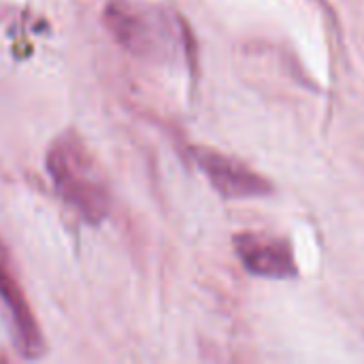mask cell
I'll use <instances>...</instances> for the list:
<instances>
[{"label": "cell", "mask_w": 364, "mask_h": 364, "mask_svg": "<svg viewBox=\"0 0 364 364\" xmlns=\"http://www.w3.org/2000/svg\"><path fill=\"white\" fill-rule=\"evenodd\" d=\"M47 171L58 194L87 222L100 224L107 218L111 207L109 190L92 156L75 134L66 132L53 141L47 154Z\"/></svg>", "instance_id": "1"}, {"label": "cell", "mask_w": 364, "mask_h": 364, "mask_svg": "<svg viewBox=\"0 0 364 364\" xmlns=\"http://www.w3.org/2000/svg\"><path fill=\"white\" fill-rule=\"evenodd\" d=\"M105 23L115 41L141 58H171L181 47L179 23L173 15L145 0H111Z\"/></svg>", "instance_id": "2"}, {"label": "cell", "mask_w": 364, "mask_h": 364, "mask_svg": "<svg viewBox=\"0 0 364 364\" xmlns=\"http://www.w3.org/2000/svg\"><path fill=\"white\" fill-rule=\"evenodd\" d=\"M0 299L4 303V309L9 311L17 350L26 358H38L43 354V337H41V331L36 326L32 311L23 299L21 288L13 277V271L9 264V254L2 247V243H0Z\"/></svg>", "instance_id": "3"}, {"label": "cell", "mask_w": 364, "mask_h": 364, "mask_svg": "<svg viewBox=\"0 0 364 364\" xmlns=\"http://www.w3.org/2000/svg\"><path fill=\"white\" fill-rule=\"evenodd\" d=\"M194 160L200 166V171L209 177L211 186L224 196L245 198V196H260L269 192V183L262 177H258L256 173H252L250 168H245L232 158L207 149H196Z\"/></svg>", "instance_id": "4"}, {"label": "cell", "mask_w": 364, "mask_h": 364, "mask_svg": "<svg viewBox=\"0 0 364 364\" xmlns=\"http://www.w3.org/2000/svg\"><path fill=\"white\" fill-rule=\"evenodd\" d=\"M237 254L241 256L245 269L254 275L275 279L296 275L292 252L284 241L258 235H243L237 239Z\"/></svg>", "instance_id": "5"}]
</instances>
